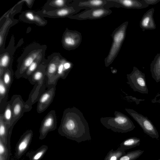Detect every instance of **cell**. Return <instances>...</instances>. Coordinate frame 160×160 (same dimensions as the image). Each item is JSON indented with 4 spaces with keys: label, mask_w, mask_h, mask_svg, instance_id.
Masks as SVG:
<instances>
[{
    "label": "cell",
    "mask_w": 160,
    "mask_h": 160,
    "mask_svg": "<svg viewBox=\"0 0 160 160\" xmlns=\"http://www.w3.org/2000/svg\"><path fill=\"white\" fill-rule=\"evenodd\" d=\"M74 108L65 109L58 129L60 135L78 143L91 140L89 126L84 120H78Z\"/></svg>",
    "instance_id": "1"
},
{
    "label": "cell",
    "mask_w": 160,
    "mask_h": 160,
    "mask_svg": "<svg viewBox=\"0 0 160 160\" xmlns=\"http://www.w3.org/2000/svg\"><path fill=\"white\" fill-rule=\"evenodd\" d=\"M47 46L34 42L25 47L21 56L18 59V65L15 72L17 79L22 76L28 67L35 60L38 55Z\"/></svg>",
    "instance_id": "2"
},
{
    "label": "cell",
    "mask_w": 160,
    "mask_h": 160,
    "mask_svg": "<svg viewBox=\"0 0 160 160\" xmlns=\"http://www.w3.org/2000/svg\"><path fill=\"white\" fill-rule=\"evenodd\" d=\"M128 23V21L123 22L112 34V43L109 53L104 60L106 67L112 63L118 55L125 37Z\"/></svg>",
    "instance_id": "3"
},
{
    "label": "cell",
    "mask_w": 160,
    "mask_h": 160,
    "mask_svg": "<svg viewBox=\"0 0 160 160\" xmlns=\"http://www.w3.org/2000/svg\"><path fill=\"white\" fill-rule=\"evenodd\" d=\"M10 101L12 106L13 117L10 127L8 130L7 138L8 142H10V138L14 125L23 116L24 112L30 110L21 96L19 95L15 94L13 95Z\"/></svg>",
    "instance_id": "4"
},
{
    "label": "cell",
    "mask_w": 160,
    "mask_h": 160,
    "mask_svg": "<svg viewBox=\"0 0 160 160\" xmlns=\"http://www.w3.org/2000/svg\"><path fill=\"white\" fill-rule=\"evenodd\" d=\"M107 128L115 132L126 133L132 131L135 128L132 122L127 116L123 114L117 116L114 120L103 123Z\"/></svg>",
    "instance_id": "5"
},
{
    "label": "cell",
    "mask_w": 160,
    "mask_h": 160,
    "mask_svg": "<svg viewBox=\"0 0 160 160\" xmlns=\"http://www.w3.org/2000/svg\"><path fill=\"white\" fill-rule=\"evenodd\" d=\"M128 83L135 92L142 94H148V90L144 73L135 67L132 72L127 74Z\"/></svg>",
    "instance_id": "6"
},
{
    "label": "cell",
    "mask_w": 160,
    "mask_h": 160,
    "mask_svg": "<svg viewBox=\"0 0 160 160\" xmlns=\"http://www.w3.org/2000/svg\"><path fill=\"white\" fill-rule=\"evenodd\" d=\"M126 110L139 125L145 133L152 138H158V133L155 127L147 117L132 109H126Z\"/></svg>",
    "instance_id": "7"
},
{
    "label": "cell",
    "mask_w": 160,
    "mask_h": 160,
    "mask_svg": "<svg viewBox=\"0 0 160 160\" xmlns=\"http://www.w3.org/2000/svg\"><path fill=\"white\" fill-rule=\"evenodd\" d=\"M62 56L58 52H54L46 59V76L48 86L57 84V73L58 64Z\"/></svg>",
    "instance_id": "8"
},
{
    "label": "cell",
    "mask_w": 160,
    "mask_h": 160,
    "mask_svg": "<svg viewBox=\"0 0 160 160\" xmlns=\"http://www.w3.org/2000/svg\"><path fill=\"white\" fill-rule=\"evenodd\" d=\"M82 35L75 30L66 28L62 37V43L63 48L68 50L77 48L81 42Z\"/></svg>",
    "instance_id": "9"
},
{
    "label": "cell",
    "mask_w": 160,
    "mask_h": 160,
    "mask_svg": "<svg viewBox=\"0 0 160 160\" xmlns=\"http://www.w3.org/2000/svg\"><path fill=\"white\" fill-rule=\"evenodd\" d=\"M57 123L55 111L52 110L47 113L41 122L39 131V139L43 140L49 132L55 130L57 128Z\"/></svg>",
    "instance_id": "10"
},
{
    "label": "cell",
    "mask_w": 160,
    "mask_h": 160,
    "mask_svg": "<svg viewBox=\"0 0 160 160\" xmlns=\"http://www.w3.org/2000/svg\"><path fill=\"white\" fill-rule=\"evenodd\" d=\"M14 45V38L12 36L7 48L0 51V70L12 68L13 56L16 50Z\"/></svg>",
    "instance_id": "11"
},
{
    "label": "cell",
    "mask_w": 160,
    "mask_h": 160,
    "mask_svg": "<svg viewBox=\"0 0 160 160\" xmlns=\"http://www.w3.org/2000/svg\"><path fill=\"white\" fill-rule=\"evenodd\" d=\"M112 12L110 10L102 7L85 11L69 18L79 20L95 19L103 18L110 14Z\"/></svg>",
    "instance_id": "12"
},
{
    "label": "cell",
    "mask_w": 160,
    "mask_h": 160,
    "mask_svg": "<svg viewBox=\"0 0 160 160\" xmlns=\"http://www.w3.org/2000/svg\"><path fill=\"white\" fill-rule=\"evenodd\" d=\"M56 84L48 86V89L40 96L37 107V111L38 113L44 111L52 102L55 94Z\"/></svg>",
    "instance_id": "13"
},
{
    "label": "cell",
    "mask_w": 160,
    "mask_h": 160,
    "mask_svg": "<svg viewBox=\"0 0 160 160\" xmlns=\"http://www.w3.org/2000/svg\"><path fill=\"white\" fill-rule=\"evenodd\" d=\"M33 136L31 130L26 131L20 137L15 149V156L19 159L26 152L31 142Z\"/></svg>",
    "instance_id": "14"
},
{
    "label": "cell",
    "mask_w": 160,
    "mask_h": 160,
    "mask_svg": "<svg viewBox=\"0 0 160 160\" xmlns=\"http://www.w3.org/2000/svg\"><path fill=\"white\" fill-rule=\"evenodd\" d=\"M76 10L72 6H67L59 9L51 10H42L37 12L41 17H48L50 18H69L72 16Z\"/></svg>",
    "instance_id": "15"
},
{
    "label": "cell",
    "mask_w": 160,
    "mask_h": 160,
    "mask_svg": "<svg viewBox=\"0 0 160 160\" xmlns=\"http://www.w3.org/2000/svg\"><path fill=\"white\" fill-rule=\"evenodd\" d=\"M20 19L24 22L34 23L39 26H44L47 23V21L37 12L32 11L28 10L22 12L20 16Z\"/></svg>",
    "instance_id": "16"
},
{
    "label": "cell",
    "mask_w": 160,
    "mask_h": 160,
    "mask_svg": "<svg viewBox=\"0 0 160 160\" xmlns=\"http://www.w3.org/2000/svg\"><path fill=\"white\" fill-rule=\"evenodd\" d=\"M46 59L37 70L28 79L32 85L37 83L38 86H41L45 79L46 76Z\"/></svg>",
    "instance_id": "17"
},
{
    "label": "cell",
    "mask_w": 160,
    "mask_h": 160,
    "mask_svg": "<svg viewBox=\"0 0 160 160\" xmlns=\"http://www.w3.org/2000/svg\"><path fill=\"white\" fill-rule=\"evenodd\" d=\"M154 11V8H152L147 11L142 16L140 22V26L143 31L146 30H153L156 28L153 17Z\"/></svg>",
    "instance_id": "18"
},
{
    "label": "cell",
    "mask_w": 160,
    "mask_h": 160,
    "mask_svg": "<svg viewBox=\"0 0 160 160\" xmlns=\"http://www.w3.org/2000/svg\"><path fill=\"white\" fill-rule=\"evenodd\" d=\"M107 2H115L127 8L142 9L148 6L143 0H106Z\"/></svg>",
    "instance_id": "19"
},
{
    "label": "cell",
    "mask_w": 160,
    "mask_h": 160,
    "mask_svg": "<svg viewBox=\"0 0 160 160\" xmlns=\"http://www.w3.org/2000/svg\"><path fill=\"white\" fill-rule=\"evenodd\" d=\"M46 49L44 50L37 57L24 73L22 78L28 79L37 70L39 66L45 60V52Z\"/></svg>",
    "instance_id": "20"
},
{
    "label": "cell",
    "mask_w": 160,
    "mask_h": 160,
    "mask_svg": "<svg viewBox=\"0 0 160 160\" xmlns=\"http://www.w3.org/2000/svg\"><path fill=\"white\" fill-rule=\"evenodd\" d=\"M152 78L156 82L160 81V53L157 54L150 65Z\"/></svg>",
    "instance_id": "21"
},
{
    "label": "cell",
    "mask_w": 160,
    "mask_h": 160,
    "mask_svg": "<svg viewBox=\"0 0 160 160\" xmlns=\"http://www.w3.org/2000/svg\"><path fill=\"white\" fill-rule=\"evenodd\" d=\"M9 90L7 88L0 78V114H2L8 102V93Z\"/></svg>",
    "instance_id": "22"
},
{
    "label": "cell",
    "mask_w": 160,
    "mask_h": 160,
    "mask_svg": "<svg viewBox=\"0 0 160 160\" xmlns=\"http://www.w3.org/2000/svg\"><path fill=\"white\" fill-rule=\"evenodd\" d=\"M48 149V146L43 145L36 150L28 152L26 156L28 157L29 160H41L44 157Z\"/></svg>",
    "instance_id": "23"
},
{
    "label": "cell",
    "mask_w": 160,
    "mask_h": 160,
    "mask_svg": "<svg viewBox=\"0 0 160 160\" xmlns=\"http://www.w3.org/2000/svg\"><path fill=\"white\" fill-rule=\"evenodd\" d=\"M107 2L106 0H82L78 1L76 3L79 7H86L92 9L103 7Z\"/></svg>",
    "instance_id": "24"
},
{
    "label": "cell",
    "mask_w": 160,
    "mask_h": 160,
    "mask_svg": "<svg viewBox=\"0 0 160 160\" xmlns=\"http://www.w3.org/2000/svg\"><path fill=\"white\" fill-rule=\"evenodd\" d=\"M141 140L135 137H130L124 140L120 144V147L125 150L134 148L140 144Z\"/></svg>",
    "instance_id": "25"
},
{
    "label": "cell",
    "mask_w": 160,
    "mask_h": 160,
    "mask_svg": "<svg viewBox=\"0 0 160 160\" xmlns=\"http://www.w3.org/2000/svg\"><path fill=\"white\" fill-rule=\"evenodd\" d=\"M1 114L2 116L4 121L7 125L9 129L13 117L12 106L10 101L8 102L3 113Z\"/></svg>",
    "instance_id": "26"
},
{
    "label": "cell",
    "mask_w": 160,
    "mask_h": 160,
    "mask_svg": "<svg viewBox=\"0 0 160 160\" xmlns=\"http://www.w3.org/2000/svg\"><path fill=\"white\" fill-rule=\"evenodd\" d=\"M13 75L12 68H10L4 70L2 75L0 76L3 83L9 90L13 82Z\"/></svg>",
    "instance_id": "27"
},
{
    "label": "cell",
    "mask_w": 160,
    "mask_h": 160,
    "mask_svg": "<svg viewBox=\"0 0 160 160\" xmlns=\"http://www.w3.org/2000/svg\"><path fill=\"white\" fill-rule=\"evenodd\" d=\"M5 22V25H3L2 27H1L0 34V50H3L4 48V45L6 39V33L7 31H8V28H10L12 25V22L10 19H8V20Z\"/></svg>",
    "instance_id": "28"
},
{
    "label": "cell",
    "mask_w": 160,
    "mask_h": 160,
    "mask_svg": "<svg viewBox=\"0 0 160 160\" xmlns=\"http://www.w3.org/2000/svg\"><path fill=\"white\" fill-rule=\"evenodd\" d=\"M67 1H68L65 0H49L45 5V7L49 8L48 11L59 9L68 6Z\"/></svg>",
    "instance_id": "29"
},
{
    "label": "cell",
    "mask_w": 160,
    "mask_h": 160,
    "mask_svg": "<svg viewBox=\"0 0 160 160\" xmlns=\"http://www.w3.org/2000/svg\"><path fill=\"white\" fill-rule=\"evenodd\" d=\"M126 154L125 150L120 147L115 150L112 149L108 152L104 160H118Z\"/></svg>",
    "instance_id": "30"
},
{
    "label": "cell",
    "mask_w": 160,
    "mask_h": 160,
    "mask_svg": "<svg viewBox=\"0 0 160 160\" xmlns=\"http://www.w3.org/2000/svg\"><path fill=\"white\" fill-rule=\"evenodd\" d=\"M8 130L7 125L4 121L2 115L0 114V139L7 146Z\"/></svg>",
    "instance_id": "31"
},
{
    "label": "cell",
    "mask_w": 160,
    "mask_h": 160,
    "mask_svg": "<svg viewBox=\"0 0 160 160\" xmlns=\"http://www.w3.org/2000/svg\"><path fill=\"white\" fill-rule=\"evenodd\" d=\"M144 152V150L139 149L129 152L121 157L118 160H135Z\"/></svg>",
    "instance_id": "32"
},
{
    "label": "cell",
    "mask_w": 160,
    "mask_h": 160,
    "mask_svg": "<svg viewBox=\"0 0 160 160\" xmlns=\"http://www.w3.org/2000/svg\"><path fill=\"white\" fill-rule=\"evenodd\" d=\"M66 59L62 57L58 64L57 73V79L58 80L60 78L64 79L69 72L65 69L64 66Z\"/></svg>",
    "instance_id": "33"
},
{
    "label": "cell",
    "mask_w": 160,
    "mask_h": 160,
    "mask_svg": "<svg viewBox=\"0 0 160 160\" xmlns=\"http://www.w3.org/2000/svg\"><path fill=\"white\" fill-rule=\"evenodd\" d=\"M144 2L148 5H155L160 0H143Z\"/></svg>",
    "instance_id": "34"
},
{
    "label": "cell",
    "mask_w": 160,
    "mask_h": 160,
    "mask_svg": "<svg viewBox=\"0 0 160 160\" xmlns=\"http://www.w3.org/2000/svg\"><path fill=\"white\" fill-rule=\"evenodd\" d=\"M24 1L26 2V4L29 8H31L32 5L34 0H25Z\"/></svg>",
    "instance_id": "35"
},
{
    "label": "cell",
    "mask_w": 160,
    "mask_h": 160,
    "mask_svg": "<svg viewBox=\"0 0 160 160\" xmlns=\"http://www.w3.org/2000/svg\"><path fill=\"white\" fill-rule=\"evenodd\" d=\"M158 160H160V159H158Z\"/></svg>",
    "instance_id": "36"
},
{
    "label": "cell",
    "mask_w": 160,
    "mask_h": 160,
    "mask_svg": "<svg viewBox=\"0 0 160 160\" xmlns=\"http://www.w3.org/2000/svg\"></svg>",
    "instance_id": "37"
}]
</instances>
